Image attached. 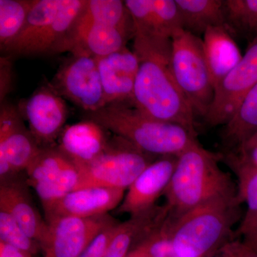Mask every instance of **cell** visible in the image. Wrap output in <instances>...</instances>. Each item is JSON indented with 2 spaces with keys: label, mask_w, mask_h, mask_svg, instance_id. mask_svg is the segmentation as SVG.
<instances>
[{
  "label": "cell",
  "mask_w": 257,
  "mask_h": 257,
  "mask_svg": "<svg viewBox=\"0 0 257 257\" xmlns=\"http://www.w3.org/2000/svg\"><path fill=\"white\" fill-rule=\"evenodd\" d=\"M233 243L238 257H257L256 251L243 244L240 240L234 239Z\"/></svg>",
  "instance_id": "cell-33"
},
{
  "label": "cell",
  "mask_w": 257,
  "mask_h": 257,
  "mask_svg": "<svg viewBox=\"0 0 257 257\" xmlns=\"http://www.w3.org/2000/svg\"><path fill=\"white\" fill-rule=\"evenodd\" d=\"M126 257H150L143 245L139 244Z\"/></svg>",
  "instance_id": "cell-35"
},
{
  "label": "cell",
  "mask_w": 257,
  "mask_h": 257,
  "mask_svg": "<svg viewBox=\"0 0 257 257\" xmlns=\"http://www.w3.org/2000/svg\"><path fill=\"white\" fill-rule=\"evenodd\" d=\"M173 257H180V256H178V255H177V254H175V256H174Z\"/></svg>",
  "instance_id": "cell-36"
},
{
  "label": "cell",
  "mask_w": 257,
  "mask_h": 257,
  "mask_svg": "<svg viewBox=\"0 0 257 257\" xmlns=\"http://www.w3.org/2000/svg\"><path fill=\"white\" fill-rule=\"evenodd\" d=\"M30 133L41 147L52 146L63 130L68 109L63 97L50 87L39 88L18 106Z\"/></svg>",
  "instance_id": "cell-14"
},
{
  "label": "cell",
  "mask_w": 257,
  "mask_h": 257,
  "mask_svg": "<svg viewBox=\"0 0 257 257\" xmlns=\"http://www.w3.org/2000/svg\"><path fill=\"white\" fill-rule=\"evenodd\" d=\"M107 130L92 120L66 126L58 138V147L76 166L87 163L103 153L109 144Z\"/></svg>",
  "instance_id": "cell-19"
},
{
  "label": "cell",
  "mask_w": 257,
  "mask_h": 257,
  "mask_svg": "<svg viewBox=\"0 0 257 257\" xmlns=\"http://www.w3.org/2000/svg\"><path fill=\"white\" fill-rule=\"evenodd\" d=\"M92 23L111 25L133 34L134 37L133 19L124 1L87 0L73 26L82 27Z\"/></svg>",
  "instance_id": "cell-25"
},
{
  "label": "cell",
  "mask_w": 257,
  "mask_h": 257,
  "mask_svg": "<svg viewBox=\"0 0 257 257\" xmlns=\"http://www.w3.org/2000/svg\"><path fill=\"white\" fill-rule=\"evenodd\" d=\"M104 94V106L131 104L140 61L133 51L122 50L96 57Z\"/></svg>",
  "instance_id": "cell-17"
},
{
  "label": "cell",
  "mask_w": 257,
  "mask_h": 257,
  "mask_svg": "<svg viewBox=\"0 0 257 257\" xmlns=\"http://www.w3.org/2000/svg\"><path fill=\"white\" fill-rule=\"evenodd\" d=\"M85 116L157 157L179 156L198 142L197 135L184 126L152 119L131 104H110Z\"/></svg>",
  "instance_id": "cell-3"
},
{
  "label": "cell",
  "mask_w": 257,
  "mask_h": 257,
  "mask_svg": "<svg viewBox=\"0 0 257 257\" xmlns=\"http://www.w3.org/2000/svg\"><path fill=\"white\" fill-rule=\"evenodd\" d=\"M238 194L215 198L171 220L170 234L175 252L180 257H213L234 240L233 228L241 221Z\"/></svg>",
  "instance_id": "cell-2"
},
{
  "label": "cell",
  "mask_w": 257,
  "mask_h": 257,
  "mask_svg": "<svg viewBox=\"0 0 257 257\" xmlns=\"http://www.w3.org/2000/svg\"><path fill=\"white\" fill-rule=\"evenodd\" d=\"M119 223L111 225L101 231L79 257L105 256L106 251L114 236L116 226Z\"/></svg>",
  "instance_id": "cell-30"
},
{
  "label": "cell",
  "mask_w": 257,
  "mask_h": 257,
  "mask_svg": "<svg viewBox=\"0 0 257 257\" xmlns=\"http://www.w3.org/2000/svg\"><path fill=\"white\" fill-rule=\"evenodd\" d=\"M50 87L87 112L104 107L102 84L96 57L72 55L61 64Z\"/></svg>",
  "instance_id": "cell-9"
},
{
  "label": "cell",
  "mask_w": 257,
  "mask_h": 257,
  "mask_svg": "<svg viewBox=\"0 0 257 257\" xmlns=\"http://www.w3.org/2000/svg\"><path fill=\"white\" fill-rule=\"evenodd\" d=\"M256 84L257 37L249 42L237 65L215 87L214 99L204 121L211 126L226 124Z\"/></svg>",
  "instance_id": "cell-12"
},
{
  "label": "cell",
  "mask_w": 257,
  "mask_h": 257,
  "mask_svg": "<svg viewBox=\"0 0 257 257\" xmlns=\"http://www.w3.org/2000/svg\"><path fill=\"white\" fill-rule=\"evenodd\" d=\"M0 257H32V256L13 247V246L5 243L4 241H0Z\"/></svg>",
  "instance_id": "cell-32"
},
{
  "label": "cell",
  "mask_w": 257,
  "mask_h": 257,
  "mask_svg": "<svg viewBox=\"0 0 257 257\" xmlns=\"http://www.w3.org/2000/svg\"><path fill=\"white\" fill-rule=\"evenodd\" d=\"M41 147L24 124L18 106L1 104L0 109V179L1 182L27 169Z\"/></svg>",
  "instance_id": "cell-11"
},
{
  "label": "cell",
  "mask_w": 257,
  "mask_h": 257,
  "mask_svg": "<svg viewBox=\"0 0 257 257\" xmlns=\"http://www.w3.org/2000/svg\"><path fill=\"white\" fill-rule=\"evenodd\" d=\"M182 29L193 35H204L213 27H226L224 1L175 0Z\"/></svg>",
  "instance_id": "cell-23"
},
{
  "label": "cell",
  "mask_w": 257,
  "mask_h": 257,
  "mask_svg": "<svg viewBox=\"0 0 257 257\" xmlns=\"http://www.w3.org/2000/svg\"><path fill=\"white\" fill-rule=\"evenodd\" d=\"M132 106L152 119L180 125L197 136V116L174 80L168 64L140 62Z\"/></svg>",
  "instance_id": "cell-4"
},
{
  "label": "cell",
  "mask_w": 257,
  "mask_h": 257,
  "mask_svg": "<svg viewBox=\"0 0 257 257\" xmlns=\"http://www.w3.org/2000/svg\"><path fill=\"white\" fill-rule=\"evenodd\" d=\"M36 0H0V47L13 41L23 30Z\"/></svg>",
  "instance_id": "cell-26"
},
{
  "label": "cell",
  "mask_w": 257,
  "mask_h": 257,
  "mask_svg": "<svg viewBox=\"0 0 257 257\" xmlns=\"http://www.w3.org/2000/svg\"><path fill=\"white\" fill-rule=\"evenodd\" d=\"M177 162V156L159 157L154 161L130 186L116 212L131 216L156 206L170 184Z\"/></svg>",
  "instance_id": "cell-15"
},
{
  "label": "cell",
  "mask_w": 257,
  "mask_h": 257,
  "mask_svg": "<svg viewBox=\"0 0 257 257\" xmlns=\"http://www.w3.org/2000/svg\"><path fill=\"white\" fill-rule=\"evenodd\" d=\"M0 241L28 254L42 249L40 243L31 239L8 211L0 209Z\"/></svg>",
  "instance_id": "cell-28"
},
{
  "label": "cell",
  "mask_w": 257,
  "mask_h": 257,
  "mask_svg": "<svg viewBox=\"0 0 257 257\" xmlns=\"http://www.w3.org/2000/svg\"><path fill=\"white\" fill-rule=\"evenodd\" d=\"M219 154L208 151L199 142L177 156L173 175L164 194L171 220L211 199L237 195V185L219 167Z\"/></svg>",
  "instance_id": "cell-1"
},
{
  "label": "cell",
  "mask_w": 257,
  "mask_h": 257,
  "mask_svg": "<svg viewBox=\"0 0 257 257\" xmlns=\"http://www.w3.org/2000/svg\"><path fill=\"white\" fill-rule=\"evenodd\" d=\"M222 160L237 178L238 197L246 204V211L234 231V239L240 241L257 252V170L238 162L228 154H219Z\"/></svg>",
  "instance_id": "cell-20"
},
{
  "label": "cell",
  "mask_w": 257,
  "mask_h": 257,
  "mask_svg": "<svg viewBox=\"0 0 257 257\" xmlns=\"http://www.w3.org/2000/svg\"><path fill=\"white\" fill-rule=\"evenodd\" d=\"M169 68L196 116L204 118L214 96V86L199 37L179 29L172 37Z\"/></svg>",
  "instance_id": "cell-7"
},
{
  "label": "cell",
  "mask_w": 257,
  "mask_h": 257,
  "mask_svg": "<svg viewBox=\"0 0 257 257\" xmlns=\"http://www.w3.org/2000/svg\"><path fill=\"white\" fill-rule=\"evenodd\" d=\"M11 58L2 55L0 61V99L4 102L7 95L13 89V64Z\"/></svg>",
  "instance_id": "cell-31"
},
{
  "label": "cell",
  "mask_w": 257,
  "mask_h": 257,
  "mask_svg": "<svg viewBox=\"0 0 257 257\" xmlns=\"http://www.w3.org/2000/svg\"><path fill=\"white\" fill-rule=\"evenodd\" d=\"M122 189L88 187L72 191L55 202L42 206L45 221L55 218H87L108 214L116 209L124 197Z\"/></svg>",
  "instance_id": "cell-16"
},
{
  "label": "cell",
  "mask_w": 257,
  "mask_h": 257,
  "mask_svg": "<svg viewBox=\"0 0 257 257\" xmlns=\"http://www.w3.org/2000/svg\"><path fill=\"white\" fill-rule=\"evenodd\" d=\"M87 0H36L18 36L2 50L4 56L55 55Z\"/></svg>",
  "instance_id": "cell-5"
},
{
  "label": "cell",
  "mask_w": 257,
  "mask_h": 257,
  "mask_svg": "<svg viewBox=\"0 0 257 257\" xmlns=\"http://www.w3.org/2000/svg\"><path fill=\"white\" fill-rule=\"evenodd\" d=\"M0 209L11 214L23 231L40 243L42 250L48 240V224L32 203L25 184L13 178L1 182Z\"/></svg>",
  "instance_id": "cell-18"
},
{
  "label": "cell",
  "mask_w": 257,
  "mask_h": 257,
  "mask_svg": "<svg viewBox=\"0 0 257 257\" xmlns=\"http://www.w3.org/2000/svg\"><path fill=\"white\" fill-rule=\"evenodd\" d=\"M118 222L108 214L51 219L47 221L48 240L42 248L45 257H79L101 231Z\"/></svg>",
  "instance_id": "cell-13"
},
{
  "label": "cell",
  "mask_w": 257,
  "mask_h": 257,
  "mask_svg": "<svg viewBox=\"0 0 257 257\" xmlns=\"http://www.w3.org/2000/svg\"><path fill=\"white\" fill-rule=\"evenodd\" d=\"M25 172L27 184L35 189L42 206L62 199L79 182L77 166L57 147H41Z\"/></svg>",
  "instance_id": "cell-10"
},
{
  "label": "cell",
  "mask_w": 257,
  "mask_h": 257,
  "mask_svg": "<svg viewBox=\"0 0 257 257\" xmlns=\"http://www.w3.org/2000/svg\"><path fill=\"white\" fill-rule=\"evenodd\" d=\"M134 25V51L140 62L168 64L172 37L182 29L175 0H126Z\"/></svg>",
  "instance_id": "cell-6"
},
{
  "label": "cell",
  "mask_w": 257,
  "mask_h": 257,
  "mask_svg": "<svg viewBox=\"0 0 257 257\" xmlns=\"http://www.w3.org/2000/svg\"><path fill=\"white\" fill-rule=\"evenodd\" d=\"M226 28L248 37H257V0H225Z\"/></svg>",
  "instance_id": "cell-27"
},
{
  "label": "cell",
  "mask_w": 257,
  "mask_h": 257,
  "mask_svg": "<svg viewBox=\"0 0 257 257\" xmlns=\"http://www.w3.org/2000/svg\"><path fill=\"white\" fill-rule=\"evenodd\" d=\"M167 216L168 211L165 205H156L119 223L104 257H126L159 227Z\"/></svg>",
  "instance_id": "cell-21"
},
{
  "label": "cell",
  "mask_w": 257,
  "mask_h": 257,
  "mask_svg": "<svg viewBox=\"0 0 257 257\" xmlns=\"http://www.w3.org/2000/svg\"><path fill=\"white\" fill-rule=\"evenodd\" d=\"M158 157L143 151L121 137L114 135L99 156L87 163L77 165L79 182L74 190L106 187L126 191Z\"/></svg>",
  "instance_id": "cell-8"
},
{
  "label": "cell",
  "mask_w": 257,
  "mask_h": 257,
  "mask_svg": "<svg viewBox=\"0 0 257 257\" xmlns=\"http://www.w3.org/2000/svg\"><path fill=\"white\" fill-rule=\"evenodd\" d=\"M230 156L243 165L257 170V133L231 151H226Z\"/></svg>",
  "instance_id": "cell-29"
},
{
  "label": "cell",
  "mask_w": 257,
  "mask_h": 257,
  "mask_svg": "<svg viewBox=\"0 0 257 257\" xmlns=\"http://www.w3.org/2000/svg\"><path fill=\"white\" fill-rule=\"evenodd\" d=\"M223 143L231 151L257 133V84L246 94L229 121L224 125Z\"/></svg>",
  "instance_id": "cell-24"
},
{
  "label": "cell",
  "mask_w": 257,
  "mask_h": 257,
  "mask_svg": "<svg viewBox=\"0 0 257 257\" xmlns=\"http://www.w3.org/2000/svg\"><path fill=\"white\" fill-rule=\"evenodd\" d=\"M203 47L214 89L242 58L231 32L225 26L213 27L204 34Z\"/></svg>",
  "instance_id": "cell-22"
},
{
  "label": "cell",
  "mask_w": 257,
  "mask_h": 257,
  "mask_svg": "<svg viewBox=\"0 0 257 257\" xmlns=\"http://www.w3.org/2000/svg\"><path fill=\"white\" fill-rule=\"evenodd\" d=\"M213 257H238L233 243V240L226 243Z\"/></svg>",
  "instance_id": "cell-34"
}]
</instances>
